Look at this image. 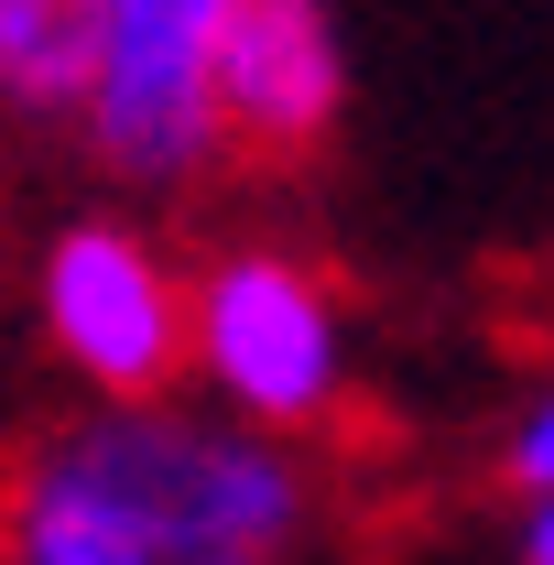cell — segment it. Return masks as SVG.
Masks as SVG:
<instances>
[{
    "label": "cell",
    "mask_w": 554,
    "mask_h": 565,
    "mask_svg": "<svg viewBox=\"0 0 554 565\" xmlns=\"http://www.w3.org/2000/svg\"><path fill=\"white\" fill-rule=\"evenodd\" d=\"M22 479L98 511L141 565H207V555L273 565L294 544V522H305V479L262 435L163 414V403H109V414L44 435Z\"/></svg>",
    "instance_id": "1"
},
{
    "label": "cell",
    "mask_w": 554,
    "mask_h": 565,
    "mask_svg": "<svg viewBox=\"0 0 554 565\" xmlns=\"http://www.w3.org/2000/svg\"><path fill=\"white\" fill-rule=\"evenodd\" d=\"M185 349L239 424H316L348 381V338L327 282L283 250H228L185 294Z\"/></svg>",
    "instance_id": "2"
},
{
    "label": "cell",
    "mask_w": 554,
    "mask_h": 565,
    "mask_svg": "<svg viewBox=\"0 0 554 565\" xmlns=\"http://www.w3.org/2000/svg\"><path fill=\"white\" fill-rule=\"evenodd\" d=\"M239 0H109L98 76H87V141L131 185H185L217 152V33Z\"/></svg>",
    "instance_id": "3"
},
{
    "label": "cell",
    "mask_w": 554,
    "mask_h": 565,
    "mask_svg": "<svg viewBox=\"0 0 554 565\" xmlns=\"http://www.w3.org/2000/svg\"><path fill=\"white\" fill-rule=\"evenodd\" d=\"M44 338L109 392V403H152L185 359V294L141 250L131 228H66L44 250Z\"/></svg>",
    "instance_id": "4"
},
{
    "label": "cell",
    "mask_w": 554,
    "mask_h": 565,
    "mask_svg": "<svg viewBox=\"0 0 554 565\" xmlns=\"http://www.w3.org/2000/svg\"><path fill=\"white\" fill-rule=\"evenodd\" d=\"M207 87H217V131L262 141V152H305L338 120V87H348L327 0H239Z\"/></svg>",
    "instance_id": "5"
},
{
    "label": "cell",
    "mask_w": 554,
    "mask_h": 565,
    "mask_svg": "<svg viewBox=\"0 0 554 565\" xmlns=\"http://www.w3.org/2000/svg\"><path fill=\"white\" fill-rule=\"evenodd\" d=\"M109 0H0V98L11 109H87Z\"/></svg>",
    "instance_id": "6"
},
{
    "label": "cell",
    "mask_w": 554,
    "mask_h": 565,
    "mask_svg": "<svg viewBox=\"0 0 554 565\" xmlns=\"http://www.w3.org/2000/svg\"><path fill=\"white\" fill-rule=\"evenodd\" d=\"M500 468H511L533 500H554V392H544L522 424H511V457H500Z\"/></svg>",
    "instance_id": "7"
},
{
    "label": "cell",
    "mask_w": 554,
    "mask_h": 565,
    "mask_svg": "<svg viewBox=\"0 0 554 565\" xmlns=\"http://www.w3.org/2000/svg\"><path fill=\"white\" fill-rule=\"evenodd\" d=\"M522 565H554V500H533V522H522Z\"/></svg>",
    "instance_id": "8"
},
{
    "label": "cell",
    "mask_w": 554,
    "mask_h": 565,
    "mask_svg": "<svg viewBox=\"0 0 554 565\" xmlns=\"http://www.w3.org/2000/svg\"><path fill=\"white\" fill-rule=\"evenodd\" d=\"M207 565H251V555H207Z\"/></svg>",
    "instance_id": "9"
}]
</instances>
